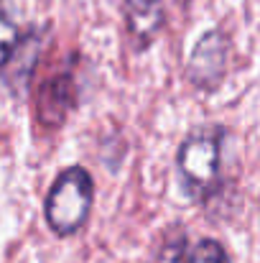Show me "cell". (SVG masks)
Instances as JSON below:
<instances>
[{
    "label": "cell",
    "instance_id": "2",
    "mask_svg": "<svg viewBox=\"0 0 260 263\" xmlns=\"http://www.w3.org/2000/svg\"><path fill=\"white\" fill-rule=\"evenodd\" d=\"M94 199L92 176L82 166H69L54 179L46 197V222L56 235H74L89 217Z\"/></svg>",
    "mask_w": 260,
    "mask_h": 263
},
{
    "label": "cell",
    "instance_id": "4",
    "mask_svg": "<svg viewBox=\"0 0 260 263\" xmlns=\"http://www.w3.org/2000/svg\"><path fill=\"white\" fill-rule=\"evenodd\" d=\"M125 26L138 49L151 46L164 28V0H125Z\"/></svg>",
    "mask_w": 260,
    "mask_h": 263
},
{
    "label": "cell",
    "instance_id": "1",
    "mask_svg": "<svg viewBox=\"0 0 260 263\" xmlns=\"http://www.w3.org/2000/svg\"><path fill=\"white\" fill-rule=\"evenodd\" d=\"M225 130L219 125H207L191 130L178 146L176 166L184 192L194 202H207L219 186V161H222Z\"/></svg>",
    "mask_w": 260,
    "mask_h": 263
},
{
    "label": "cell",
    "instance_id": "6",
    "mask_svg": "<svg viewBox=\"0 0 260 263\" xmlns=\"http://www.w3.org/2000/svg\"><path fill=\"white\" fill-rule=\"evenodd\" d=\"M189 256L191 253H186V235L178 233V235L169 238L161 246V251H158L153 263H189Z\"/></svg>",
    "mask_w": 260,
    "mask_h": 263
},
{
    "label": "cell",
    "instance_id": "3",
    "mask_svg": "<svg viewBox=\"0 0 260 263\" xmlns=\"http://www.w3.org/2000/svg\"><path fill=\"white\" fill-rule=\"evenodd\" d=\"M227 54H230V44L222 31L204 33L189 57V69H186L189 80L202 89H214L225 80Z\"/></svg>",
    "mask_w": 260,
    "mask_h": 263
},
{
    "label": "cell",
    "instance_id": "5",
    "mask_svg": "<svg viewBox=\"0 0 260 263\" xmlns=\"http://www.w3.org/2000/svg\"><path fill=\"white\" fill-rule=\"evenodd\" d=\"M189 263H230V256H227V251L222 248V243L207 238V240H202V243L191 251Z\"/></svg>",
    "mask_w": 260,
    "mask_h": 263
}]
</instances>
